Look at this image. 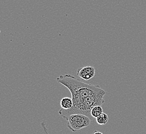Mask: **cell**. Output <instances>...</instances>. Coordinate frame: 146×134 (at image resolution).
I'll use <instances>...</instances> for the list:
<instances>
[{
	"mask_svg": "<svg viewBox=\"0 0 146 134\" xmlns=\"http://www.w3.org/2000/svg\"><path fill=\"white\" fill-rule=\"evenodd\" d=\"M56 81L70 90L73 106L84 102L90 97L106 95L105 90L99 85L86 83L69 74L59 76Z\"/></svg>",
	"mask_w": 146,
	"mask_h": 134,
	"instance_id": "obj_1",
	"label": "cell"
},
{
	"mask_svg": "<svg viewBox=\"0 0 146 134\" xmlns=\"http://www.w3.org/2000/svg\"><path fill=\"white\" fill-rule=\"evenodd\" d=\"M68 120V128L73 132L79 131L80 129L90 125L92 120L87 116L82 114H73L66 119Z\"/></svg>",
	"mask_w": 146,
	"mask_h": 134,
	"instance_id": "obj_2",
	"label": "cell"
},
{
	"mask_svg": "<svg viewBox=\"0 0 146 134\" xmlns=\"http://www.w3.org/2000/svg\"><path fill=\"white\" fill-rule=\"evenodd\" d=\"M77 74L82 79L89 81L95 76L96 70L92 66H86L78 69Z\"/></svg>",
	"mask_w": 146,
	"mask_h": 134,
	"instance_id": "obj_3",
	"label": "cell"
},
{
	"mask_svg": "<svg viewBox=\"0 0 146 134\" xmlns=\"http://www.w3.org/2000/svg\"><path fill=\"white\" fill-rule=\"evenodd\" d=\"M61 108L65 110L70 109L73 107V102L72 99L69 97L62 98L60 102Z\"/></svg>",
	"mask_w": 146,
	"mask_h": 134,
	"instance_id": "obj_4",
	"label": "cell"
},
{
	"mask_svg": "<svg viewBox=\"0 0 146 134\" xmlns=\"http://www.w3.org/2000/svg\"><path fill=\"white\" fill-rule=\"evenodd\" d=\"M102 113H103V108H102L101 106H94L91 111V115L92 117L93 118H96L98 117L99 116L101 115Z\"/></svg>",
	"mask_w": 146,
	"mask_h": 134,
	"instance_id": "obj_5",
	"label": "cell"
},
{
	"mask_svg": "<svg viewBox=\"0 0 146 134\" xmlns=\"http://www.w3.org/2000/svg\"><path fill=\"white\" fill-rule=\"evenodd\" d=\"M108 121V117L106 114L102 113L98 117L96 118V121L100 125H104L107 123Z\"/></svg>",
	"mask_w": 146,
	"mask_h": 134,
	"instance_id": "obj_6",
	"label": "cell"
},
{
	"mask_svg": "<svg viewBox=\"0 0 146 134\" xmlns=\"http://www.w3.org/2000/svg\"><path fill=\"white\" fill-rule=\"evenodd\" d=\"M93 134H103L100 131H95L93 132Z\"/></svg>",
	"mask_w": 146,
	"mask_h": 134,
	"instance_id": "obj_7",
	"label": "cell"
}]
</instances>
